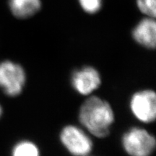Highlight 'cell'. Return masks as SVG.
<instances>
[{"label":"cell","instance_id":"5","mask_svg":"<svg viewBox=\"0 0 156 156\" xmlns=\"http://www.w3.org/2000/svg\"><path fill=\"white\" fill-rule=\"evenodd\" d=\"M129 109L132 116L144 124L155 122L156 119V93L153 89L138 90L129 100Z\"/></svg>","mask_w":156,"mask_h":156},{"label":"cell","instance_id":"7","mask_svg":"<svg viewBox=\"0 0 156 156\" xmlns=\"http://www.w3.org/2000/svg\"><path fill=\"white\" fill-rule=\"evenodd\" d=\"M132 38L140 46L152 50L156 46V24L153 17H146L132 30Z\"/></svg>","mask_w":156,"mask_h":156},{"label":"cell","instance_id":"6","mask_svg":"<svg viewBox=\"0 0 156 156\" xmlns=\"http://www.w3.org/2000/svg\"><path fill=\"white\" fill-rule=\"evenodd\" d=\"M102 82L99 70L90 65L77 68L70 76V85L74 91L86 98L96 92L101 87Z\"/></svg>","mask_w":156,"mask_h":156},{"label":"cell","instance_id":"11","mask_svg":"<svg viewBox=\"0 0 156 156\" xmlns=\"http://www.w3.org/2000/svg\"><path fill=\"white\" fill-rule=\"evenodd\" d=\"M82 9L87 14L93 15L100 11L103 0H78Z\"/></svg>","mask_w":156,"mask_h":156},{"label":"cell","instance_id":"9","mask_svg":"<svg viewBox=\"0 0 156 156\" xmlns=\"http://www.w3.org/2000/svg\"><path fill=\"white\" fill-rule=\"evenodd\" d=\"M11 156H41L39 146L30 140H19L11 150Z\"/></svg>","mask_w":156,"mask_h":156},{"label":"cell","instance_id":"1","mask_svg":"<svg viewBox=\"0 0 156 156\" xmlns=\"http://www.w3.org/2000/svg\"><path fill=\"white\" fill-rule=\"evenodd\" d=\"M77 118L80 125L91 136L103 139L110 134L116 115L108 101L92 95L87 97L80 105Z\"/></svg>","mask_w":156,"mask_h":156},{"label":"cell","instance_id":"4","mask_svg":"<svg viewBox=\"0 0 156 156\" xmlns=\"http://www.w3.org/2000/svg\"><path fill=\"white\" fill-rule=\"evenodd\" d=\"M26 83V71L20 64L12 60L0 62V89L6 95L19 96L24 91Z\"/></svg>","mask_w":156,"mask_h":156},{"label":"cell","instance_id":"10","mask_svg":"<svg viewBox=\"0 0 156 156\" xmlns=\"http://www.w3.org/2000/svg\"><path fill=\"white\" fill-rule=\"evenodd\" d=\"M136 6L146 17H155L156 0H136Z\"/></svg>","mask_w":156,"mask_h":156},{"label":"cell","instance_id":"3","mask_svg":"<svg viewBox=\"0 0 156 156\" xmlns=\"http://www.w3.org/2000/svg\"><path fill=\"white\" fill-rule=\"evenodd\" d=\"M121 145L128 156H151L155 152V136L142 126H132L123 133Z\"/></svg>","mask_w":156,"mask_h":156},{"label":"cell","instance_id":"8","mask_svg":"<svg viewBox=\"0 0 156 156\" xmlns=\"http://www.w3.org/2000/svg\"><path fill=\"white\" fill-rule=\"evenodd\" d=\"M9 7L17 18H29L40 11L41 0H9Z\"/></svg>","mask_w":156,"mask_h":156},{"label":"cell","instance_id":"12","mask_svg":"<svg viewBox=\"0 0 156 156\" xmlns=\"http://www.w3.org/2000/svg\"><path fill=\"white\" fill-rule=\"evenodd\" d=\"M2 114H3V108L2 106V105L0 104V119H1V117L2 116Z\"/></svg>","mask_w":156,"mask_h":156},{"label":"cell","instance_id":"13","mask_svg":"<svg viewBox=\"0 0 156 156\" xmlns=\"http://www.w3.org/2000/svg\"><path fill=\"white\" fill-rule=\"evenodd\" d=\"M89 156H91V155H89Z\"/></svg>","mask_w":156,"mask_h":156},{"label":"cell","instance_id":"2","mask_svg":"<svg viewBox=\"0 0 156 156\" xmlns=\"http://www.w3.org/2000/svg\"><path fill=\"white\" fill-rule=\"evenodd\" d=\"M62 147L72 156H89L93 151L92 136L80 125H64L58 134Z\"/></svg>","mask_w":156,"mask_h":156}]
</instances>
